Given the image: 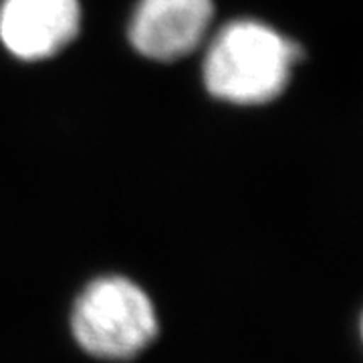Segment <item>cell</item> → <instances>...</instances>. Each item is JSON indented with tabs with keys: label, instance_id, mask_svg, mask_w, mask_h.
<instances>
[{
	"label": "cell",
	"instance_id": "3957f363",
	"mask_svg": "<svg viewBox=\"0 0 363 363\" xmlns=\"http://www.w3.org/2000/svg\"><path fill=\"white\" fill-rule=\"evenodd\" d=\"M212 14V0H140L130 25L131 45L152 61H178L198 49Z\"/></svg>",
	"mask_w": 363,
	"mask_h": 363
},
{
	"label": "cell",
	"instance_id": "6da1fadb",
	"mask_svg": "<svg viewBox=\"0 0 363 363\" xmlns=\"http://www.w3.org/2000/svg\"><path fill=\"white\" fill-rule=\"evenodd\" d=\"M298 47L271 26L236 21L210 43L204 59V83L222 101L267 104L285 89Z\"/></svg>",
	"mask_w": 363,
	"mask_h": 363
},
{
	"label": "cell",
	"instance_id": "7a4b0ae2",
	"mask_svg": "<svg viewBox=\"0 0 363 363\" xmlns=\"http://www.w3.org/2000/svg\"><path fill=\"white\" fill-rule=\"evenodd\" d=\"M75 337L93 355L123 359L142 351L157 331L152 301L123 277L91 283L73 313Z\"/></svg>",
	"mask_w": 363,
	"mask_h": 363
},
{
	"label": "cell",
	"instance_id": "277c9868",
	"mask_svg": "<svg viewBox=\"0 0 363 363\" xmlns=\"http://www.w3.org/2000/svg\"><path fill=\"white\" fill-rule=\"evenodd\" d=\"M81 21L77 0H4L0 40L23 61H40L75 39Z\"/></svg>",
	"mask_w": 363,
	"mask_h": 363
}]
</instances>
